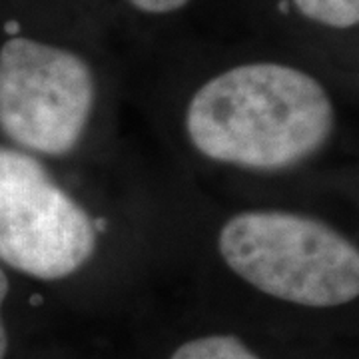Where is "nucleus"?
Here are the masks:
<instances>
[{
  "label": "nucleus",
  "mask_w": 359,
  "mask_h": 359,
  "mask_svg": "<svg viewBox=\"0 0 359 359\" xmlns=\"http://www.w3.org/2000/svg\"><path fill=\"white\" fill-rule=\"evenodd\" d=\"M334 130V102L320 80L278 62L233 66L196 90L186 110V132L200 154L248 170L297 166Z\"/></svg>",
  "instance_id": "1"
},
{
  "label": "nucleus",
  "mask_w": 359,
  "mask_h": 359,
  "mask_svg": "<svg viewBox=\"0 0 359 359\" xmlns=\"http://www.w3.org/2000/svg\"><path fill=\"white\" fill-rule=\"evenodd\" d=\"M226 266L262 294L306 308H337L358 299L359 252L321 219L252 210L219 230Z\"/></svg>",
  "instance_id": "2"
},
{
  "label": "nucleus",
  "mask_w": 359,
  "mask_h": 359,
  "mask_svg": "<svg viewBox=\"0 0 359 359\" xmlns=\"http://www.w3.org/2000/svg\"><path fill=\"white\" fill-rule=\"evenodd\" d=\"M96 104V76L76 52L26 36L0 46V132L18 148L65 156Z\"/></svg>",
  "instance_id": "3"
},
{
  "label": "nucleus",
  "mask_w": 359,
  "mask_h": 359,
  "mask_svg": "<svg viewBox=\"0 0 359 359\" xmlns=\"http://www.w3.org/2000/svg\"><path fill=\"white\" fill-rule=\"evenodd\" d=\"M96 245L92 218L42 162L0 146V262L36 280H65Z\"/></svg>",
  "instance_id": "4"
},
{
  "label": "nucleus",
  "mask_w": 359,
  "mask_h": 359,
  "mask_svg": "<svg viewBox=\"0 0 359 359\" xmlns=\"http://www.w3.org/2000/svg\"><path fill=\"white\" fill-rule=\"evenodd\" d=\"M170 359H259L236 335H204L180 346Z\"/></svg>",
  "instance_id": "5"
},
{
  "label": "nucleus",
  "mask_w": 359,
  "mask_h": 359,
  "mask_svg": "<svg viewBox=\"0 0 359 359\" xmlns=\"http://www.w3.org/2000/svg\"><path fill=\"white\" fill-rule=\"evenodd\" d=\"M297 13L327 28H353L359 22V0H292Z\"/></svg>",
  "instance_id": "6"
},
{
  "label": "nucleus",
  "mask_w": 359,
  "mask_h": 359,
  "mask_svg": "<svg viewBox=\"0 0 359 359\" xmlns=\"http://www.w3.org/2000/svg\"><path fill=\"white\" fill-rule=\"evenodd\" d=\"M130 4L146 14H170L184 8L190 0H128Z\"/></svg>",
  "instance_id": "7"
},
{
  "label": "nucleus",
  "mask_w": 359,
  "mask_h": 359,
  "mask_svg": "<svg viewBox=\"0 0 359 359\" xmlns=\"http://www.w3.org/2000/svg\"><path fill=\"white\" fill-rule=\"evenodd\" d=\"M11 292V282H8V276L6 271L0 268V359L6 358V351H8V334H6V327H4V320H2V306L8 297Z\"/></svg>",
  "instance_id": "8"
}]
</instances>
